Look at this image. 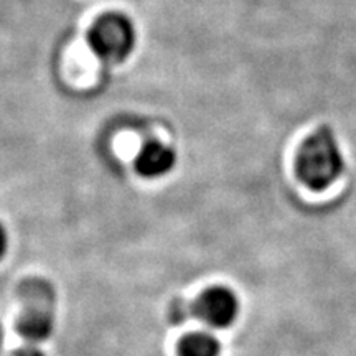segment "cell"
I'll list each match as a JSON object with an SVG mask.
<instances>
[{"instance_id":"1","label":"cell","mask_w":356,"mask_h":356,"mask_svg":"<svg viewBox=\"0 0 356 356\" xmlns=\"http://www.w3.org/2000/svg\"><path fill=\"white\" fill-rule=\"evenodd\" d=\"M345 160L330 129H320L302 145L297 175L312 190H325L343 173Z\"/></svg>"},{"instance_id":"2","label":"cell","mask_w":356,"mask_h":356,"mask_svg":"<svg viewBox=\"0 0 356 356\" xmlns=\"http://www.w3.org/2000/svg\"><path fill=\"white\" fill-rule=\"evenodd\" d=\"M88 42L91 50L106 63H122L136 47V29L126 15L111 12L95 22Z\"/></svg>"},{"instance_id":"3","label":"cell","mask_w":356,"mask_h":356,"mask_svg":"<svg viewBox=\"0 0 356 356\" xmlns=\"http://www.w3.org/2000/svg\"><path fill=\"white\" fill-rule=\"evenodd\" d=\"M193 317L213 328H226L234 322L239 312V300L233 291L226 287L208 289L200 299L191 304Z\"/></svg>"},{"instance_id":"4","label":"cell","mask_w":356,"mask_h":356,"mask_svg":"<svg viewBox=\"0 0 356 356\" xmlns=\"http://www.w3.org/2000/svg\"><path fill=\"white\" fill-rule=\"evenodd\" d=\"M175 163V150L157 140L145 142L136 159L137 172L145 178H160L167 175L173 170Z\"/></svg>"},{"instance_id":"5","label":"cell","mask_w":356,"mask_h":356,"mask_svg":"<svg viewBox=\"0 0 356 356\" xmlns=\"http://www.w3.org/2000/svg\"><path fill=\"white\" fill-rule=\"evenodd\" d=\"M17 328L29 343H42L55 332V312L25 309Z\"/></svg>"},{"instance_id":"6","label":"cell","mask_w":356,"mask_h":356,"mask_svg":"<svg viewBox=\"0 0 356 356\" xmlns=\"http://www.w3.org/2000/svg\"><path fill=\"white\" fill-rule=\"evenodd\" d=\"M19 297L24 309L55 312L56 293L48 280L40 277L26 279L19 287Z\"/></svg>"},{"instance_id":"7","label":"cell","mask_w":356,"mask_h":356,"mask_svg":"<svg viewBox=\"0 0 356 356\" xmlns=\"http://www.w3.org/2000/svg\"><path fill=\"white\" fill-rule=\"evenodd\" d=\"M220 341L210 333H193L180 345V356H220Z\"/></svg>"},{"instance_id":"8","label":"cell","mask_w":356,"mask_h":356,"mask_svg":"<svg viewBox=\"0 0 356 356\" xmlns=\"http://www.w3.org/2000/svg\"><path fill=\"white\" fill-rule=\"evenodd\" d=\"M190 317H193V307L186 302H177L172 309V320L175 323L186 322Z\"/></svg>"},{"instance_id":"9","label":"cell","mask_w":356,"mask_h":356,"mask_svg":"<svg viewBox=\"0 0 356 356\" xmlns=\"http://www.w3.org/2000/svg\"><path fill=\"white\" fill-rule=\"evenodd\" d=\"M12 356H44V353L38 348V346L30 343V345L22 346V348L17 350Z\"/></svg>"},{"instance_id":"10","label":"cell","mask_w":356,"mask_h":356,"mask_svg":"<svg viewBox=\"0 0 356 356\" xmlns=\"http://www.w3.org/2000/svg\"><path fill=\"white\" fill-rule=\"evenodd\" d=\"M8 251V233L6 226L0 222V259H3Z\"/></svg>"},{"instance_id":"11","label":"cell","mask_w":356,"mask_h":356,"mask_svg":"<svg viewBox=\"0 0 356 356\" xmlns=\"http://www.w3.org/2000/svg\"><path fill=\"white\" fill-rule=\"evenodd\" d=\"M3 341H6V335H3V328L2 325H0V355H2V350H3Z\"/></svg>"}]
</instances>
